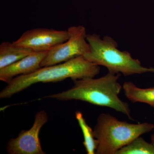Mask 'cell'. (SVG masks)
Returning a JSON list of instances; mask_svg holds the SVG:
<instances>
[{
    "mask_svg": "<svg viewBox=\"0 0 154 154\" xmlns=\"http://www.w3.org/2000/svg\"><path fill=\"white\" fill-rule=\"evenodd\" d=\"M69 37L67 30L36 28L25 31L13 43L17 46L30 48L33 51H48L67 41Z\"/></svg>",
    "mask_w": 154,
    "mask_h": 154,
    "instance_id": "obj_7",
    "label": "cell"
},
{
    "mask_svg": "<svg viewBox=\"0 0 154 154\" xmlns=\"http://www.w3.org/2000/svg\"><path fill=\"white\" fill-rule=\"evenodd\" d=\"M116 154H154V145L138 137L119 149Z\"/></svg>",
    "mask_w": 154,
    "mask_h": 154,
    "instance_id": "obj_12",
    "label": "cell"
},
{
    "mask_svg": "<svg viewBox=\"0 0 154 154\" xmlns=\"http://www.w3.org/2000/svg\"><path fill=\"white\" fill-rule=\"evenodd\" d=\"M122 88L125 95L131 102L146 103L154 108V87L140 88L128 82H124Z\"/></svg>",
    "mask_w": 154,
    "mask_h": 154,
    "instance_id": "obj_10",
    "label": "cell"
},
{
    "mask_svg": "<svg viewBox=\"0 0 154 154\" xmlns=\"http://www.w3.org/2000/svg\"><path fill=\"white\" fill-rule=\"evenodd\" d=\"M75 117L82 131L84 138L83 144L85 148L87 154H96L98 143L97 140L94 137V131L87 124L82 112L76 111Z\"/></svg>",
    "mask_w": 154,
    "mask_h": 154,
    "instance_id": "obj_11",
    "label": "cell"
},
{
    "mask_svg": "<svg viewBox=\"0 0 154 154\" xmlns=\"http://www.w3.org/2000/svg\"><path fill=\"white\" fill-rule=\"evenodd\" d=\"M67 30L69 34V39L48 52L41 63V67L54 65L75 58L84 56L90 51L85 27L82 25L72 26Z\"/></svg>",
    "mask_w": 154,
    "mask_h": 154,
    "instance_id": "obj_5",
    "label": "cell"
},
{
    "mask_svg": "<svg viewBox=\"0 0 154 154\" xmlns=\"http://www.w3.org/2000/svg\"><path fill=\"white\" fill-rule=\"evenodd\" d=\"M100 71L99 66L84 56L79 57L62 63L42 67L30 74L15 77L1 91L0 98H11L36 83L57 82L68 78L74 81L94 78Z\"/></svg>",
    "mask_w": 154,
    "mask_h": 154,
    "instance_id": "obj_2",
    "label": "cell"
},
{
    "mask_svg": "<svg viewBox=\"0 0 154 154\" xmlns=\"http://www.w3.org/2000/svg\"><path fill=\"white\" fill-rule=\"evenodd\" d=\"M153 128L154 125L151 123L131 124L120 121L109 113H101L93 130L98 143L96 154H116L136 138Z\"/></svg>",
    "mask_w": 154,
    "mask_h": 154,
    "instance_id": "obj_4",
    "label": "cell"
},
{
    "mask_svg": "<svg viewBox=\"0 0 154 154\" xmlns=\"http://www.w3.org/2000/svg\"><path fill=\"white\" fill-rule=\"evenodd\" d=\"M87 40L91 49L84 57L93 63L107 68L108 72L121 73L125 76L154 72L153 68L142 66L140 61L133 58L129 52L119 50L117 42L110 36L102 38L96 33L88 34Z\"/></svg>",
    "mask_w": 154,
    "mask_h": 154,
    "instance_id": "obj_3",
    "label": "cell"
},
{
    "mask_svg": "<svg viewBox=\"0 0 154 154\" xmlns=\"http://www.w3.org/2000/svg\"><path fill=\"white\" fill-rule=\"evenodd\" d=\"M33 52L30 48L17 46L13 42H2L0 45V69L22 59Z\"/></svg>",
    "mask_w": 154,
    "mask_h": 154,
    "instance_id": "obj_9",
    "label": "cell"
},
{
    "mask_svg": "<svg viewBox=\"0 0 154 154\" xmlns=\"http://www.w3.org/2000/svg\"><path fill=\"white\" fill-rule=\"evenodd\" d=\"M48 51H33L10 65L0 69V80L7 84L15 77L30 74L41 68Z\"/></svg>",
    "mask_w": 154,
    "mask_h": 154,
    "instance_id": "obj_8",
    "label": "cell"
},
{
    "mask_svg": "<svg viewBox=\"0 0 154 154\" xmlns=\"http://www.w3.org/2000/svg\"><path fill=\"white\" fill-rule=\"evenodd\" d=\"M121 74L108 72L100 78H86L74 80V85L67 91L51 94L45 98L60 101L76 100L94 105L110 107L133 120L128 103L119 97L122 87L118 82Z\"/></svg>",
    "mask_w": 154,
    "mask_h": 154,
    "instance_id": "obj_1",
    "label": "cell"
},
{
    "mask_svg": "<svg viewBox=\"0 0 154 154\" xmlns=\"http://www.w3.org/2000/svg\"><path fill=\"white\" fill-rule=\"evenodd\" d=\"M48 119L45 110L37 112L32 127L28 130L22 131L17 137L9 141L6 147L8 154H45L42 148L39 134L42 128L47 123Z\"/></svg>",
    "mask_w": 154,
    "mask_h": 154,
    "instance_id": "obj_6",
    "label": "cell"
},
{
    "mask_svg": "<svg viewBox=\"0 0 154 154\" xmlns=\"http://www.w3.org/2000/svg\"><path fill=\"white\" fill-rule=\"evenodd\" d=\"M151 143L154 145V134H152L151 137Z\"/></svg>",
    "mask_w": 154,
    "mask_h": 154,
    "instance_id": "obj_13",
    "label": "cell"
}]
</instances>
